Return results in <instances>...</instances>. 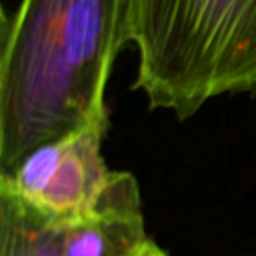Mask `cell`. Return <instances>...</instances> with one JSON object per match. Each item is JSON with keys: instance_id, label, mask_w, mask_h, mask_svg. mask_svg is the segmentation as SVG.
Masks as SVG:
<instances>
[{"instance_id": "1", "label": "cell", "mask_w": 256, "mask_h": 256, "mask_svg": "<svg viewBox=\"0 0 256 256\" xmlns=\"http://www.w3.org/2000/svg\"><path fill=\"white\" fill-rule=\"evenodd\" d=\"M130 42V0H22L4 12L0 174L30 151L109 116L106 86Z\"/></svg>"}, {"instance_id": "2", "label": "cell", "mask_w": 256, "mask_h": 256, "mask_svg": "<svg viewBox=\"0 0 256 256\" xmlns=\"http://www.w3.org/2000/svg\"><path fill=\"white\" fill-rule=\"evenodd\" d=\"M134 90L184 121L209 100L256 95V0H130Z\"/></svg>"}, {"instance_id": "3", "label": "cell", "mask_w": 256, "mask_h": 256, "mask_svg": "<svg viewBox=\"0 0 256 256\" xmlns=\"http://www.w3.org/2000/svg\"><path fill=\"white\" fill-rule=\"evenodd\" d=\"M109 116H98L79 130L40 144L11 172L0 174V192L42 216L67 224L93 210L110 181L102 144Z\"/></svg>"}, {"instance_id": "4", "label": "cell", "mask_w": 256, "mask_h": 256, "mask_svg": "<svg viewBox=\"0 0 256 256\" xmlns=\"http://www.w3.org/2000/svg\"><path fill=\"white\" fill-rule=\"evenodd\" d=\"M150 242L139 182L124 170H112L92 212L64 226V256H137Z\"/></svg>"}, {"instance_id": "5", "label": "cell", "mask_w": 256, "mask_h": 256, "mask_svg": "<svg viewBox=\"0 0 256 256\" xmlns=\"http://www.w3.org/2000/svg\"><path fill=\"white\" fill-rule=\"evenodd\" d=\"M64 226L0 192V256H64Z\"/></svg>"}, {"instance_id": "6", "label": "cell", "mask_w": 256, "mask_h": 256, "mask_svg": "<svg viewBox=\"0 0 256 256\" xmlns=\"http://www.w3.org/2000/svg\"><path fill=\"white\" fill-rule=\"evenodd\" d=\"M137 256H168V254L164 251V249L160 248V246H158V244H154V242L151 240L150 244H148L146 248H144L142 251H140Z\"/></svg>"}]
</instances>
